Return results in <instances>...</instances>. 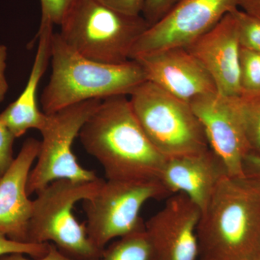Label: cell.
I'll return each mask as SVG.
<instances>
[{"instance_id": "1", "label": "cell", "mask_w": 260, "mask_h": 260, "mask_svg": "<svg viewBox=\"0 0 260 260\" xmlns=\"http://www.w3.org/2000/svg\"><path fill=\"white\" fill-rule=\"evenodd\" d=\"M78 138L102 166L107 179L160 180L167 158L145 134L127 95L102 100Z\"/></svg>"}, {"instance_id": "2", "label": "cell", "mask_w": 260, "mask_h": 260, "mask_svg": "<svg viewBox=\"0 0 260 260\" xmlns=\"http://www.w3.org/2000/svg\"><path fill=\"white\" fill-rule=\"evenodd\" d=\"M200 259L260 260V187L246 177L227 175L202 210Z\"/></svg>"}, {"instance_id": "3", "label": "cell", "mask_w": 260, "mask_h": 260, "mask_svg": "<svg viewBox=\"0 0 260 260\" xmlns=\"http://www.w3.org/2000/svg\"><path fill=\"white\" fill-rule=\"evenodd\" d=\"M50 61V78L41 97L46 114L92 99L129 96L147 81L138 61L112 64L91 60L68 46L59 32L53 34Z\"/></svg>"}, {"instance_id": "4", "label": "cell", "mask_w": 260, "mask_h": 260, "mask_svg": "<svg viewBox=\"0 0 260 260\" xmlns=\"http://www.w3.org/2000/svg\"><path fill=\"white\" fill-rule=\"evenodd\" d=\"M104 179L78 181L59 179L37 193L28 225L29 243H51L67 256L78 260H99L103 251L89 239L85 223L73 210L81 200L92 198Z\"/></svg>"}, {"instance_id": "5", "label": "cell", "mask_w": 260, "mask_h": 260, "mask_svg": "<svg viewBox=\"0 0 260 260\" xmlns=\"http://www.w3.org/2000/svg\"><path fill=\"white\" fill-rule=\"evenodd\" d=\"M149 27L142 15L124 14L97 0H80L61 24L59 34L80 55L116 64L131 60L133 47Z\"/></svg>"}, {"instance_id": "6", "label": "cell", "mask_w": 260, "mask_h": 260, "mask_svg": "<svg viewBox=\"0 0 260 260\" xmlns=\"http://www.w3.org/2000/svg\"><path fill=\"white\" fill-rule=\"evenodd\" d=\"M129 97L145 134L166 158L210 148L203 126L189 103L149 81L142 83Z\"/></svg>"}, {"instance_id": "7", "label": "cell", "mask_w": 260, "mask_h": 260, "mask_svg": "<svg viewBox=\"0 0 260 260\" xmlns=\"http://www.w3.org/2000/svg\"><path fill=\"white\" fill-rule=\"evenodd\" d=\"M167 195L158 179L104 180L92 198L83 201L89 239L104 251L113 239L143 230L145 222L140 216L143 205Z\"/></svg>"}, {"instance_id": "8", "label": "cell", "mask_w": 260, "mask_h": 260, "mask_svg": "<svg viewBox=\"0 0 260 260\" xmlns=\"http://www.w3.org/2000/svg\"><path fill=\"white\" fill-rule=\"evenodd\" d=\"M102 100L92 99L74 104L47 117L42 129V140L35 167L27 182L28 196L59 179L89 181L99 179L93 171L78 164L73 145L82 127Z\"/></svg>"}, {"instance_id": "9", "label": "cell", "mask_w": 260, "mask_h": 260, "mask_svg": "<svg viewBox=\"0 0 260 260\" xmlns=\"http://www.w3.org/2000/svg\"><path fill=\"white\" fill-rule=\"evenodd\" d=\"M239 8V0H178L135 44L131 59L176 47H186Z\"/></svg>"}, {"instance_id": "10", "label": "cell", "mask_w": 260, "mask_h": 260, "mask_svg": "<svg viewBox=\"0 0 260 260\" xmlns=\"http://www.w3.org/2000/svg\"><path fill=\"white\" fill-rule=\"evenodd\" d=\"M210 148L223 160L229 176L245 177L243 164L251 148L246 135L239 97L218 92L196 98L190 103Z\"/></svg>"}, {"instance_id": "11", "label": "cell", "mask_w": 260, "mask_h": 260, "mask_svg": "<svg viewBox=\"0 0 260 260\" xmlns=\"http://www.w3.org/2000/svg\"><path fill=\"white\" fill-rule=\"evenodd\" d=\"M201 210L183 193L169 198L145 222L155 260H199L198 225Z\"/></svg>"}, {"instance_id": "12", "label": "cell", "mask_w": 260, "mask_h": 260, "mask_svg": "<svg viewBox=\"0 0 260 260\" xmlns=\"http://www.w3.org/2000/svg\"><path fill=\"white\" fill-rule=\"evenodd\" d=\"M134 60L143 67L147 81L184 102L217 92L210 75L186 47L164 49Z\"/></svg>"}, {"instance_id": "13", "label": "cell", "mask_w": 260, "mask_h": 260, "mask_svg": "<svg viewBox=\"0 0 260 260\" xmlns=\"http://www.w3.org/2000/svg\"><path fill=\"white\" fill-rule=\"evenodd\" d=\"M186 48L204 67L219 94L240 97L241 46L232 12Z\"/></svg>"}, {"instance_id": "14", "label": "cell", "mask_w": 260, "mask_h": 260, "mask_svg": "<svg viewBox=\"0 0 260 260\" xmlns=\"http://www.w3.org/2000/svg\"><path fill=\"white\" fill-rule=\"evenodd\" d=\"M39 148V140L28 138L14 161L0 178V234L16 242H28L32 201L27 193V182Z\"/></svg>"}, {"instance_id": "15", "label": "cell", "mask_w": 260, "mask_h": 260, "mask_svg": "<svg viewBox=\"0 0 260 260\" xmlns=\"http://www.w3.org/2000/svg\"><path fill=\"white\" fill-rule=\"evenodd\" d=\"M227 175L223 160L209 148L166 159L160 181L169 194L183 193L202 211Z\"/></svg>"}, {"instance_id": "16", "label": "cell", "mask_w": 260, "mask_h": 260, "mask_svg": "<svg viewBox=\"0 0 260 260\" xmlns=\"http://www.w3.org/2000/svg\"><path fill=\"white\" fill-rule=\"evenodd\" d=\"M54 27L39 26L37 54L32 64L28 82L18 99L0 113L7 125L18 138L28 130L40 131L47 115L39 109L37 93L39 84L51 60V41Z\"/></svg>"}, {"instance_id": "17", "label": "cell", "mask_w": 260, "mask_h": 260, "mask_svg": "<svg viewBox=\"0 0 260 260\" xmlns=\"http://www.w3.org/2000/svg\"><path fill=\"white\" fill-rule=\"evenodd\" d=\"M99 260H155L145 229L119 238L105 248Z\"/></svg>"}, {"instance_id": "18", "label": "cell", "mask_w": 260, "mask_h": 260, "mask_svg": "<svg viewBox=\"0 0 260 260\" xmlns=\"http://www.w3.org/2000/svg\"><path fill=\"white\" fill-rule=\"evenodd\" d=\"M240 88L242 99L260 96V53L240 49Z\"/></svg>"}, {"instance_id": "19", "label": "cell", "mask_w": 260, "mask_h": 260, "mask_svg": "<svg viewBox=\"0 0 260 260\" xmlns=\"http://www.w3.org/2000/svg\"><path fill=\"white\" fill-rule=\"evenodd\" d=\"M239 101L251 151L260 153V96Z\"/></svg>"}, {"instance_id": "20", "label": "cell", "mask_w": 260, "mask_h": 260, "mask_svg": "<svg viewBox=\"0 0 260 260\" xmlns=\"http://www.w3.org/2000/svg\"><path fill=\"white\" fill-rule=\"evenodd\" d=\"M241 47L260 53V20L237 9L232 11Z\"/></svg>"}, {"instance_id": "21", "label": "cell", "mask_w": 260, "mask_h": 260, "mask_svg": "<svg viewBox=\"0 0 260 260\" xmlns=\"http://www.w3.org/2000/svg\"><path fill=\"white\" fill-rule=\"evenodd\" d=\"M80 0H40L41 15L40 25H57L60 26L70 11L75 8Z\"/></svg>"}, {"instance_id": "22", "label": "cell", "mask_w": 260, "mask_h": 260, "mask_svg": "<svg viewBox=\"0 0 260 260\" xmlns=\"http://www.w3.org/2000/svg\"><path fill=\"white\" fill-rule=\"evenodd\" d=\"M49 246V243L19 242L0 234V256L13 253H21L32 258H40L47 254Z\"/></svg>"}, {"instance_id": "23", "label": "cell", "mask_w": 260, "mask_h": 260, "mask_svg": "<svg viewBox=\"0 0 260 260\" xmlns=\"http://www.w3.org/2000/svg\"><path fill=\"white\" fill-rule=\"evenodd\" d=\"M16 139L14 134L7 125L0 114V178L12 165L13 157V143Z\"/></svg>"}, {"instance_id": "24", "label": "cell", "mask_w": 260, "mask_h": 260, "mask_svg": "<svg viewBox=\"0 0 260 260\" xmlns=\"http://www.w3.org/2000/svg\"><path fill=\"white\" fill-rule=\"evenodd\" d=\"M178 0H144L142 16L150 26L161 20Z\"/></svg>"}, {"instance_id": "25", "label": "cell", "mask_w": 260, "mask_h": 260, "mask_svg": "<svg viewBox=\"0 0 260 260\" xmlns=\"http://www.w3.org/2000/svg\"><path fill=\"white\" fill-rule=\"evenodd\" d=\"M102 4L124 14L138 16L142 15L144 0H97Z\"/></svg>"}, {"instance_id": "26", "label": "cell", "mask_w": 260, "mask_h": 260, "mask_svg": "<svg viewBox=\"0 0 260 260\" xmlns=\"http://www.w3.org/2000/svg\"><path fill=\"white\" fill-rule=\"evenodd\" d=\"M25 254L21 253H13L0 256V260H78L73 259L69 256H67L61 252L57 247L53 244L49 243V249L45 255L40 258H34V259H28Z\"/></svg>"}, {"instance_id": "27", "label": "cell", "mask_w": 260, "mask_h": 260, "mask_svg": "<svg viewBox=\"0 0 260 260\" xmlns=\"http://www.w3.org/2000/svg\"><path fill=\"white\" fill-rule=\"evenodd\" d=\"M245 177L249 178L260 187V153L251 151L246 155L243 164Z\"/></svg>"}, {"instance_id": "28", "label": "cell", "mask_w": 260, "mask_h": 260, "mask_svg": "<svg viewBox=\"0 0 260 260\" xmlns=\"http://www.w3.org/2000/svg\"><path fill=\"white\" fill-rule=\"evenodd\" d=\"M7 58L8 49L6 46L0 44V103L5 100L9 89L6 78Z\"/></svg>"}, {"instance_id": "29", "label": "cell", "mask_w": 260, "mask_h": 260, "mask_svg": "<svg viewBox=\"0 0 260 260\" xmlns=\"http://www.w3.org/2000/svg\"><path fill=\"white\" fill-rule=\"evenodd\" d=\"M239 8L260 20V0H239Z\"/></svg>"}, {"instance_id": "30", "label": "cell", "mask_w": 260, "mask_h": 260, "mask_svg": "<svg viewBox=\"0 0 260 260\" xmlns=\"http://www.w3.org/2000/svg\"><path fill=\"white\" fill-rule=\"evenodd\" d=\"M199 260H209V259H200Z\"/></svg>"}]
</instances>
